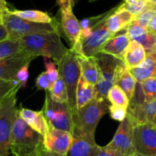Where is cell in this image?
Masks as SVG:
<instances>
[{
	"mask_svg": "<svg viewBox=\"0 0 156 156\" xmlns=\"http://www.w3.org/2000/svg\"><path fill=\"white\" fill-rule=\"evenodd\" d=\"M98 156H124L120 151L108 145L105 146H100L98 148Z\"/></svg>",
	"mask_w": 156,
	"mask_h": 156,
	"instance_id": "cell-35",
	"label": "cell"
},
{
	"mask_svg": "<svg viewBox=\"0 0 156 156\" xmlns=\"http://www.w3.org/2000/svg\"><path fill=\"white\" fill-rule=\"evenodd\" d=\"M36 86L40 90H45V91H50V84L48 79L47 77L45 72H43L41 74L39 75L36 80Z\"/></svg>",
	"mask_w": 156,
	"mask_h": 156,
	"instance_id": "cell-36",
	"label": "cell"
},
{
	"mask_svg": "<svg viewBox=\"0 0 156 156\" xmlns=\"http://www.w3.org/2000/svg\"><path fill=\"white\" fill-rule=\"evenodd\" d=\"M20 117L28 126L42 136L45 135L48 129V124L44 115L43 111H35L27 108L18 109Z\"/></svg>",
	"mask_w": 156,
	"mask_h": 156,
	"instance_id": "cell-20",
	"label": "cell"
},
{
	"mask_svg": "<svg viewBox=\"0 0 156 156\" xmlns=\"http://www.w3.org/2000/svg\"><path fill=\"white\" fill-rule=\"evenodd\" d=\"M127 113L132 116L136 124L150 123L156 126V99L152 102L131 103Z\"/></svg>",
	"mask_w": 156,
	"mask_h": 156,
	"instance_id": "cell-15",
	"label": "cell"
},
{
	"mask_svg": "<svg viewBox=\"0 0 156 156\" xmlns=\"http://www.w3.org/2000/svg\"><path fill=\"white\" fill-rule=\"evenodd\" d=\"M134 18L135 16L129 12L117 7L116 10L107 18L105 24L109 31L116 34L120 30H124Z\"/></svg>",
	"mask_w": 156,
	"mask_h": 156,
	"instance_id": "cell-21",
	"label": "cell"
},
{
	"mask_svg": "<svg viewBox=\"0 0 156 156\" xmlns=\"http://www.w3.org/2000/svg\"><path fill=\"white\" fill-rule=\"evenodd\" d=\"M137 83L156 77V51L146 53L145 60L138 67L129 69Z\"/></svg>",
	"mask_w": 156,
	"mask_h": 156,
	"instance_id": "cell-19",
	"label": "cell"
},
{
	"mask_svg": "<svg viewBox=\"0 0 156 156\" xmlns=\"http://www.w3.org/2000/svg\"><path fill=\"white\" fill-rule=\"evenodd\" d=\"M73 141L67 156H98V145L94 137L73 134Z\"/></svg>",
	"mask_w": 156,
	"mask_h": 156,
	"instance_id": "cell-16",
	"label": "cell"
},
{
	"mask_svg": "<svg viewBox=\"0 0 156 156\" xmlns=\"http://www.w3.org/2000/svg\"><path fill=\"white\" fill-rule=\"evenodd\" d=\"M147 30H149V31L156 33V15L150 20V21H149Z\"/></svg>",
	"mask_w": 156,
	"mask_h": 156,
	"instance_id": "cell-41",
	"label": "cell"
},
{
	"mask_svg": "<svg viewBox=\"0 0 156 156\" xmlns=\"http://www.w3.org/2000/svg\"><path fill=\"white\" fill-rule=\"evenodd\" d=\"M94 57L99 69V80L95 85L94 98L108 99V94L115 84L117 67L123 61L104 53H98Z\"/></svg>",
	"mask_w": 156,
	"mask_h": 156,
	"instance_id": "cell-8",
	"label": "cell"
},
{
	"mask_svg": "<svg viewBox=\"0 0 156 156\" xmlns=\"http://www.w3.org/2000/svg\"><path fill=\"white\" fill-rule=\"evenodd\" d=\"M76 56L80 66L82 76L88 83L95 86L99 80V69L96 58L77 53Z\"/></svg>",
	"mask_w": 156,
	"mask_h": 156,
	"instance_id": "cell-22",
	"label": "cell"
},
{
	"mask_svg": "<svg viewBox=\"0 0 156 156\" xmlns=\"http://www.w3.org/2000/svg\"><path fill=\"white\" fill-rule=\"evenodd\" d=\"M9 39V34L4 24H0V42Z\"/></svg>",
	"mask_w": 156,
	"mask_h": 156,
	"instance_id": "cell-40",
	"label": "cell"
},
{
	"mask_svg": "<svg viewBox=\"0 0 156 156\" xmlns=\"http://www.w3.org/2000/svg\"><path fill=\"white\" fill-rule=\"evenodd\" d=\"M19 40L22 51L30 53L35 58L40 56L50 58L56 64L69 50L62 44L58 32L30 34Z\"/></svg>",
	"mask_w": 156,
	"mask_h": 156,
	"instance_id": "cell-1",
	"label": "cell"
},
{
	"mask_svg": "<svg viewBox=\"0 0 156 156\" xmlns=\"http://www.w3.org/2000/svg\"><path fill=\"white\" fill-rule=\"evenodd\" d=\"M44 149V136L28 126L18 112L11 136V153L13 156H40Z\"/></svg>",
	"mask_w": 156,
	"mask_h": 156,
	"instance_id": "cell-2",
	"label": "cell"
},
{
	"mask_svg": "<svg viewBox=\"0 0 156 156\" xmlns=\"http://www.w3.org/2000/svg\"><path fill=\"white\" fill-rule=\"evenodd\" d=\"M144 96V102H152L156 99V77L151 78L140 84Z\"/></svg>",
	"mask_w": 156,
	"mask_h": 156,
	"instance_id": "cell-29",
	"label": "cell"
},
{
	"mask_svg": "<svg viewBox=\"0 0 156 156\" xmlns=\"http://www.w3.org/2000/svg\"><path fill=\"white\" fill-rule=\"evenodd\" d=\"M127 111L128 108H126L114 106V105L110 106V114H111V117L114 120H117V121H123L126 117V115H127Z\"/></svg>",
	"mask_w": 156,
	"mask_h": 156,
	"instance_id": "cell-34",
	"label": "cell"
},
{
	"mask_svg": "<svg viewBox=\"0 0 156 156\" xmlns=\"http://www.w3.org/2000/svg\"><path fill=\"white\" fill-rule=\"evenodd\" d=\"M88 1H89V2H95L97 0H88Z\"/></svg>",
	"mask_w": 156,
	"mask_h": 156,
	"instance_id": "cell-45",
	"label": "cell"
},
{
	"mask_svg": "<svg viewBox=\"0 0 156 156\" xmlns=\"http://www.w3.org/2000/svg\"><path fill=\"white\" fill-rule=\"evenodd\" d=\"M146 56V52L143 46L137 41H131L124 53V63L129 69L138 67L143 63Z\"/></svg>",
	"mask_w": 156,
	"mask_h": 156,
	"instance_id": "cell-23",
	"label": "cell"
},
{
	"mask_svg": "<svg viewBox=\"0 0 156 156\" xmlns=\"http://www.w3.org/2000/svg\"><path fill=\"white\" fill-rule=\"evenodd\" d=\"M155 15H156L155 9H150V10L146 11V12H143V13L140 14V15L136 17V18H134L133 21L136 23V24H140V25L147 28L149 21H150V20L152 19Z\"/></svg>",
	"mask_w": 156,
	"mask_h": 156,
	"instance_id": "cell-33",
	"label": "cell"
},
{
	"mask_svg": "<svg viewBox=\"0 0 156 156\" xmlns=\"http://www.w3.org/2000/svg\"><path fill=\"white\" fill-rule=\"evenodd\" d=\"M56 65L59 76L62 79L68 94V104L73 114V118L78 112L76 107V91L81 77L80 66L78 62L76 53L69 49L66 54Z\"/></svg>",
	"mask_w": 156,
	"mask_h": 156,
	"instance_id": "cell-4",
	"label": "cell"
},
{
	"mask_svg": "<svg viewBox=\"0 0 156 156\" xmlns=\"http://www.w3.org/2000/svg\"><path fill=\"white\" fill-rule=\"evenodd\" d=\"M44 65H45L46 68V75L50 82V88H51L55 82L59 79V71H58V69L56 68V65L54 62L50 60V58L44 57Z\"/></svg>",
	"mask_w": 156,
	"mask_h": 156,
	"instance_id": "cell-32",
	"label": "cell"
},
{
	"mask_svg": "<svg viewBox=\"0 0 156 156\" xmlns=\"http://www.w3.org/2000/svg\"><path fill=\"white\" fill-rule=\"evenodd\" d=\"M18 86L21 85L18 80H0V104Z\"/></svg>",
	"mask_w": 156,
	"mask_h": 156,
	"instance_id": "cell-31",
	"label": "cell"
},
{
	"mask_svg": "<svg viewBox=\"0 0 156 156\" xmlns=\"http://www.w3.org/2000/svg\"><path fill=\"white\" fill-rule=\"evenodd\" d=\"M3 24L9 34V39L11 40H19L24 37L36 34L59 33V25L56 20L50 24L30 22L13 15L9 8L3 15Z\"/></svg>",
	"mask_w": 156,
	"mask_h": 156,
	"instance_id": "cell-5",
	"label": "cell"
},
{
	"mask_svg": "<svg viewBox=\"0 0 156 156\" xmlns=\"http://www.w3.org/2000/svg\"><path fill=\"white\" fill-rule=\"evenodd\" d=\"M73 141V134L50 126H48L47 133L44 136V146L46 150L63 155H67Z\"/></svg>",
	"mask_w": 156,
	"mask_h": 156,
	"instance_id": "cell-12",
	"label": "cell"
},
{
	"mask_svg": "<svg viewBox=\"0 0 156 156\" xmlns=\"http://www.w3.org/2000/svg\"><path fill=\"white\" fill-rule=\"evenodd\" d=\"M8 9L5 0H0V24H3V15Z\"/></svg>",
	"mask_w": 156,
	"mask_h": 156,
	"instance_id": "cell-39",
	"label": "cell"
},
{
	"mask_svg": "<svg viewBox=\"0 0 156 156\" xmlns=\"http://www.w3.org/2000/svg\"><path fill=\"white\" fill-rule=\"evenodd\" d=\"M135 41L140 43L146 53L156 51V33L146 30L145 33L136 38Z\"/></svg>",
	"mask_w": 156,
	"mask_h": 156,
	"instance_id": "cell-30",
	"label": "cell"
},
{
	"mask_svg": "<svg viewBox=\"0 0 156 156\" xmlns=\"http://www.w3.org/2000/svg\"><path fill=\"white\" fill-rule=\"evenodd\" d=\"M52 100L58 103H68V94L66 87L62 78L59 76L49 91Z\"/></svg>",
	"mask_w": 156,
	"mask_h": 156,
	"instance_id": "cell-28",
	"label": "cell"
},
{
	"mask_svg": "<svg viewBox=\"0 0 156 156\" xmlns=\"http://www.w3.org/2000/svg\"><path fill=\"white\" fill-rule=\"evenodd\" d=\"M133 142L136 152L156 156V126L150 123L136 125Z\"/></svg>",
	"mask_w": 156,
	"mask_h": 156,
	"instance_id": "cell-11",
	"label": "cell"
},
{
	"mask_svg": "<svg viewBox=\"0 0 156 156\" xmlns=\"http://www.w3.org/2000/svg\"><path fill=\"white\" fill-rule=\"evenodd\" d=\"M136 83V80L133 77L124 62H121L118 66L117 72H116L114 85L120 87L124 91L130 101L134 98Z\"/></svg>",
	"mask_w": 156,
	"mask_h": 156,
	"instance_id": "cell-17",
	"label": "cell"
},
{
	"mask_svg": "<svg viewBox=\"0 0 156 156\" xmlns=\"http://www.w3.org/2000/svg\"><path fill=\"white\" fill-rule=\"evenodd\" d=\"M95 86L88 83L82 76L76 91V107L79 110L88 105L94 98Z\"/></svg>",
	"mask_w": 156,
	"mask_h": 156,
	"instance_id": "cell-24",
	"label": "cell"
},
{
	"mask_svg": "<svg viewBox=\"0 0 156 156\" xmlns=\"http://www.w3.org/2000/svg\"><path fill=\"white\" fill-rule=\"evenodd\" d=\"M30 63L26 64L24 66H23L21 69L18 71V74H17L15 79L18 80V82L21 83V87H25L26 84H27V81L28 79L29 73H28V66Z\"/></svg>",
	"mask_w": 156,
	"mask_h": 156,
	"instance_id": "cell-37",
	"label": "cell"
},
{
	"mask_svg": "<svg viewBox=\"0 0 156 156\" xmlns=\"http://www.w3.org/2000/svg\"><path fill=\"white\" fill-rule=\"evenodd\" d=\"M21 86L15 88L0 104V156H9L12 129L18 114L17 93Z\"/></svg>",
	"mask_w": 156,
	"mask_h": 156,
	"instance_id": "cell-6",
	"label": "cell"
},
{
	"mask_svg": "<svg viewBox=\"0 0 156 156\" xmlns=\"http://www.w3.org/2000/svg\"><path fill=\"white\" fill-rule=\"evenodd\" d=\"M108 100L114 106L123 107L128 108L130 101L124 91L117 85H114L108 94Z\"/></svg>",
	"mask_w": 156,
	"mask_h": 156,
	"instance_id": "cell-27",
	"label": "cell"
},
{
	"mask_svg": "<svg viewBox=\"0 0 156 156\" xmlns=\"http://www.w3.org/2000/svg\"><path fill=\"white\" fill-rule=\"evenodd\" d=\"M130 156H147V155H142V154L140 153H138V152H135V153L133 154V155Z\"/></svg>",
	"mask_w": 156,
	"mask_h": 156,
	"instance_id": "cell-43",
	"label": "cell"
},
{
	"mask_svg": "<svg viewBox=\"0 0 156 156\" xmlns=\"http://www.w3.org/2000/svg\"><path fill=\"white\" fill-rule=\"evenodd\" d=\"M48 126L73 133L74 122L68 103H58L52 100L49 91H46V98L42 109Z\"/></svg>",
	"mask_w": 156,
	"mask_h": 156,
	"instance_id": "cell-7",
	"label": "cell"
},
{
	"mask_svg": "<svg viewBox=\"0 0 156 156\" xmlns=\"http://www.w3.org/2000/svg\"><path fill=\"white\" fill-rule=\"evenodd\" d=\"M106 21V20H105ZM105 21L94 27L88 36L80 40L81 54L85 56H94L100 53L101 49L111 38L116 34L109 31L105 24Z\"/></svg>",
	"mask_w": 156,
	"mask_h": 156,
	"instance_id": "cell-10",
	"label": "cell"
},
{
	"mask_svg": "<svg viewBox=\"0 0 156 156\" xmlns=\"http://www.w3.org/2000/svg\"><path fill=\"white\" fill-rule=\"evenodd\" d=\"M34 56L25 51H21L11 57L0 61V80H15L18 71ZM16 80V79H15Z\"/></svg>",
	"mask_w": 156,
	"mask_h": 156,
	"instance_id": "cell-13",
	"label": "cell"
},
{
	"mask_svg": "<svg viewBox=\"0 0 156 156\" xmlns=\"http://www.w3.org/2000/svg\"><path fill=\"white\" fill-rule=\"evenodd\" d=\"M40 156H67V155H60V154H57V153H53V152H50L47 151L46 149L42 151V152L41 153Z\"/></svg>",
	"mask_w": 156,
	"mask_h": 156,
	"instance_id": "cell-42",
	"label": "cell"
},
{
	"mask_svg": "<svg viewBox=\"0 0 156 156\" xmlns=\"http://www.w3.org/2000/svg\"><path fill=\"white\" fill-rule=\"evenodd\" d=\"M11 12L13 15L30 22L50 24L55 20L47 12L38 10H11Z\"/></svg>",
	"mask_w": 156,
	"mask_h": 156,
	"instance_id": "cell-25",
	"label": "cell"
},
{
	"mask_svg": "<svg viewBox=\"0 0 156 156\" xmlns=\"http://www.w3.org/2000/svg\"><path fill=\"white\" fill-rule=\"evenodd\" d=\"M136 125L130 114L127 113L126 117L120 124L108 146L120 151L124 156H130L136 152L134 146V129Z\"/></svg>",
	"mask_w": 156,
	"mask_h": 156,
	"instance_id": "cell-9",
	"label": "cell"
},
{
	"mask_svg": "<svg viewBox=\"0 0 156 156\" xmlns=\"http://www.w3.org/2000/svg\"><path fill=\"white\" fill-rule=\"evenodd\" d=\"M150 2H152V3H155V4H156V0H149Z\"/></svg>",
	"mask_w": 156,
	"mask_h": 156,
	"instance_id": "cell-44",
	"label": "cell"
},
{
	"mask_svg": "<svg viewBox=\"0 0 156 156\" xmlns=\"http://www.w3.org/2000/svg\"><path fill=\"white\" fill-rule=\"evenodd\" d=\"M61 15V25L68 38L72 44V47L77 45L80 42L81 27L80 23L76 18L73 12V6L61 8L59 9Z\"/></svg>",
	"mask_w": 156,
	"mask_h": 156,
	"instance_id": "cell-14",
	"label": "cell"
},
{
	"mask_svg": "<svg viewBox=\"0 0 156 156\" xmlns=\"http://www.w3.org/2000/svg\"><path fill=\"white\" fill-rule=\"evenodd\" d=\"M123 30L124 32L121 34L115 35L111 38L101 49V53L109 54L124 62L123 57L125 51L130 44L131 40L125 30Z\"/></svg>",
	"mask_w": 156,
	"mask_h": 156,
	"instance_id": "cell-18",
	"label": "cell"
},
{
	"mask_svg": "<svg viewBox=\"0 0 156 156\" xmlns=\"http://www.w3.org/2000/svg\"><path fill=\"white\" fill-rule=\"evenodd\" d=\"M57 5L59 8L69 7V6H74L77 0H57Z\"/></svg>",
	"mask_w": 156,
	"mask_h": 156,
	"instance_id": "cell-38",
	"label": "cell"
},
{
	"mask_svg": "<svg viewBox=\"0 0 156 156\" xmlns=\"http://www.w3.org/2000/svg\"><path fill=\"white\" fill-rule=\"evenodd\" d=\"M22 51L20 40L8 39L0 42V61Z\"/></svg>",
	"mask_w": 156,
	"mask_h": 156,
	"instance_id": "cell-26",
	"label": "cell"
},
{
	"mask_svg": "<svg viewBox=\"0 0 156 156\" xmlns=\"http://www.w3.org/2000/svg\"><path fill=\"white\" fill-rule=\"evenodd\" d=\"M143 1H149V0H143Z\"/></svg>",
	"mask_w": 156,
	"mask_h": 156,
	"instance_id": "cell-46",
	"label": "cell"
},
{
	"mask_svg": "<svg viewBox=\"0 0 156 156\" xmlns=\"http://www.w3.org/2000/svg\"><path fill=\"white\" fill-rule=\"evenodd\" d=\"M108 99L94 98L90 103L78 110L77 114L73 118V134L85 135L94 137L96 128L104 115L110 111Z\"/></svg>",
	"mask_w": 156,
	"mask_h": 156,
	"instance_id": "cell-3",
	"label": "cell"
}]
</instances>
